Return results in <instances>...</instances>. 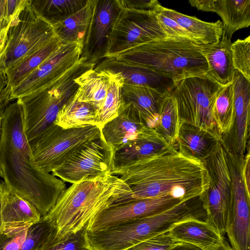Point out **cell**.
<instances>
[{"instance_id":"obj_28","label":"cell","mask_w":250,"mask_h":250,"mask_svg":"<svg viewBox=\"0 0 250 250\" xmlns=\"http://www.w3.org/2000/svg\"><path fill=\"white\" fill-rule=\"evenodd\" d=\"M94 0H88L85 6L63 21L52 27L62 43L78 42L83 45L91 18Z\"/></svg>"},{"instance_id":"obj_26","label":"cell","mask_w":250,"mask_h":250,"mask_svg":"<svg viewBox=\"0 0 250 250\" xmlns=\"http://www.w3.org/2000/svg\"><path fill=\"white\" fill-rule=\"evenodd\" d=\"M1 212L3 226L34 224L42 217L31 203L10 189L4 182Z\"/></svg>"},{"instance_id":"obj_14","label":"cell","mask_w":250,"mask_h":250,"mask_svg":"<svg viewBox=\"0 0 250 250\" xmlns=\"http://www.w3.org/2000/svg\"><path fill=\"white\" fill-rule=\"evenodd\" d=\"M182 201H184L167 196L114 204L93 217L86 226V230H100L129 220L154 215L166 210Z\"/></svg>"},{"instance_id":"obj_22","label":"cell","mask_w":250,"mask_h":250,"mask_svg":"<svg viewBox=\"0 0 250 250\" xmlns=\"http://www.w3.org/2000/svg\"><path fill=\"white\" fill-rule=\"evenodd\" d=\"M167 94L147 87L123 84L122 99L132 105L147 127L155 129L160 106Z\"/></svg>"},{"instance_id":"obj_21","label":"cell","mask_w":250,"mask_h":250,"mask_svg":"<svg viewBox=\"0 0 250 250\" xmlns=\"http://www.w3.org/2000/svg\"><path fill=\"white\" fill-rule=\"evenodd\" d=\"M220 139L192 125L181 123L174 147L181 154L203 163L214 150Z\"/></svg>"},{"instance_id":"obj_3","label":"cell","mask_w":250,"mask_h":250,"mask_svg":"<svg viewBox=\"0 0 250 250\" xmlns=\"http://www.w3.org/2000/svg\"><path fill=\"white\" fill-rule=\"evenodd\" d=\"M129 186L111 173L72 184L44 216L54 228V237L65 239L85 228L98 213L123 199Z\"/></svg>"},{"instance_id":"obj_19","label":"cell","mask_w":250,"mask_h":250,"mask_svg":"<svg viewBox=\"0 0 250 250\" xmlns=\"http://www.w3.org/2000/svg\"><path fill=\"white\" fill-rule=\"evenodd\" d=\"M198 10L216 13L223 21L222 35L231 39L233 34L250 25V0H190Z\"/></svg>"},{"instance_id":"obj_42","label":"cell","mask_w":250,"mask_h":250,"mask_svg":"<svg viewBox=\"0 0 250 250\" xmlns=\"http://www.w3.org/2000/svg\"><path fill=\"white\" fill-rule=\"evenodd\" d=\"M11 88L8 84L4 70L0 67V113L4 112L6 106L9 104Z\"/></svg>"},{"instance_id":"obj_23","label":"cell","mask_w":250,"mask_h":250,"mask_svg":"<svg viewBox=\"0 0 250 250\" xmlns=\"http://www.w3.org/2000/svg\"><path fill=\"white\" fill-rule=\"evenodd\" d=\"M172 147L173 146H170L155 129L147 127L127 146L115 153V167L155 155Z\"/></svg>"},{"instance_id":"obj_15","label":"cell","mask_w":250,"mask_h":250,"mask_svg":"<svg viewBox=\"0 0 250 250\" xmlns=\"http://www.w3.org/2000/svg\"><path fill=\"white\" fill-rule=\"evenodd\" d=\"M121 10L117 0H94L81 58L96 64L105 58L112 30Z\"/></svg>"},{"instance_id":"obj_39","label":"cell","mask_w":250,"mask_h":250,"mask_svg":"<svg viewBox=\"0 0 250 250\" xmlns=\"http://www.w3.org/2000/svg\"><path fill=\"white\" fill-rule=\"evenodd\" d=\"M179 242L167 232L146 239L129 250H169Z\"/></svg>"},{"instance_id":"obj_8","label":"cell","mask_w":250,"mask_h":250,"mask_svg":"<svg viewBox=\"0 0 250 250\" xmlns=\"http://www.w3.org/2000/svg\"><path fill=\"white\" fill-rule=\"evenodd\" d=\"M203 164L209 178L208 187L201 195L206 222L224 237L231 206V179L226 151L220 141Z\"/></svg>"},{"instance_id":"obj_11","label":"cell","mask_w":250,"mask_h":250,"mask_svg":"<svg viewBox=\"0 0 250 250\" xmlns=\"http://www.w3.org/2000/svg\"><path fill=\"white\" fill-rule=\"evenodd\" d=\"M114 155L112 146L101 137L85 144L51 173L71 184L94 179L112 172Z\"/></svg>"},{"instance_id":"obj_10","label":"cell","mask_w":250,"mask_h":250,"mask_svg":"<svg viewBox=\"0 0 250 250\" xmlns=\"http://www.w3.org/2000/svg\"><path fill=\"white\" fill-rule=\"evenodd\" d=\"M167 38L155 10L122 9L112 28L105 58H114L139 45Z\"/></svg>"},{"instance_id":"obj_31","label":"cell","mask_w":250,"mask_h":250,"mask_svg":"<svg viewBox=\"0 0 250 250\" xmlns=\"http://www.w3.org/2000/svg\"><path fill=\"white\" fill-rule=\"evenodd\" d=\"M62 44L55 36L20 62L4 71L11 90L47 59Z\"/></svg>"},{"instance_id":"obj_24","label":"cell","mask_w":250,"mask_h":250,"mask_svg":"<svg viewBox=\"0 0 250 250\" xmlns=\"http://www.w3.org/2000/svg\"><path fill=\"white\" fill-rule=\"evenodd\" d=\"M168 232L178 242L193 245L203 250H210L225 241L206 221L196 219L175 224Z\"/></svg>"},{"instance_id":"obj_32","label":"cell","mask_w":250,"mask_h":250,"mask_svg":"<svg viewBox=\"0 0 250 250\" xmlns=\"http://www.w3.org/2000/svg\"><path fill=\"white\" fill-rule=\"evenodd\" d=\"M181 121L177 104L171 92L165 97L160 106L158 123L155 130L171 146L175 145Z\"/></svg>"},{"instance_id":"obj_25","label":"cell","mask_w":250,"mask_h":250,"mask_svg":"<svg viewBox=\"0 0 250 250\" xmlns=\"http://www.w3.org/2000/svg\"><path fill=\"white\" fill-rule=\"evenodd\" d=\"M155 10L176 21L196 41L204 44H212L218 42L223 33L222 22L218 20L214 22L201 21L195 17L188 16L159 4Z\"/></svg>"},{"instance_id":"obj_46","label":"cell","mask_w":250,"mask_h":250,"mask_svg":"<svg viewBox=\"0 0 250 250\" xmlns=\"http://www.w3.org/2000/svg\"><path fill=\"white\" fill-rule=\"evenodd\" d=\"M3 113H0V134H1V124H2V116H3Z\"/></svg>"},{"instance_id":"obj_7","label":"cell","mask_w":250,"mask_h":250,"mask_svg":"<svg viewBox=\"0 0 250 250\" xmlns=\"http://www.w3.org/2000/svg\"><path fill=\"white\" fill-rule=\"evenodd\" d=\"M222 87L207 74L175 82L171 93L175 100L181 123L211 133L221 140L213 110L217 95Z\"/></svg>"},{"instance_id":"obj_35","label":"cell","mask_w":250,"mask_h":250,"mask_svg":"<svg viewBox=\"0 0 250 250\" xmlns=\"http://www.w3.org/2000/svg\"><path fill=\"white\" fill-rule=\"evenodd\" d=\"M33 224L3 226L0 231V250H21L30 227Z\"/></svg>"},{"instance_id":"obj_41","label":"cell","mask_w":250,"mask_h":250,"mask_svg":"<svg viewBox=\"0 0 250 250\" xmlns=\"http://www.w3.org/2000/svg\"><path fill=\"white\" fill-rule=\"evenodd\" d=\"M122 9L155 10L160 3L157 0H117Z\"/></svg>"},{"instance_id":"obj_9","label":"cell","mask_w":250,"mask_h":250,"mask_svg":"<svg viewBox=\"0 0 250 250\" xmlns=\"http://www.w3.org/2000/svg\"><path fill=\"white\" fill-rule=\"evenodd\" d=\"M55 36L52 26L36 13L28 0L11 21L1 68L6 71L14 66Z\"/></svg>"},{"instance_id":"obj_17","label":"cell","mask_w":250,"mask_h":250,"mask_svg":"<svg viewBox=\"0 0 250 250\" xmlns=\"http://www.w3.org/2000/svg\"><path fill=\"white\" fill-rule=\"evenodd\" d=\"M94 69H106L118 73L123 78L124 84L147 87L163 94L171 92L175 84L171 79L150 69L114 58H104L97 63Z\"/></svg>"},{"instance_id":"obj_37","label":"cell","mask_w":250,"mask_h":250,"mask_svg":"<svg viewBox=\"0 0 250 250\" xmlns=\"http://www.w3.org/2000/svg\"><path fill=\"white\" fill-rule=\"evenodd\" d=\"M231 50L235 70L250 81V36L231 43Z\"/></svg>"},{"instance_id":"obj_34","label":"cell","mask_w":250,"mask_h":250,"mask_svg":"<svg viewBox=\"0 0 250 250\" xmlns=\"http://www.w3.org/2000/svg\"><path fill=\"white\" fill-rule=\"evenodd\" d=\"M124 81L118 73L110 71L106 97L97 116V125L102 127L118 114L122 102V90Z\"/></svg>"},{"instance_id":"obj_20","label":"cell","mask_w":250,"mask_h":250,"mask_svg":"<svg viewBox=\"0 0 250 250\" xmlns=\"http://www.w3.org/2000/svg\"><path fill=\"white\" fill-rule=\"evenodd\" d=\"M231 39L223 35L219 41L212 44H200V50L208 66L207 73L222 86L233 83L235 70L231 50Z\"/></svg>"},{"instance_id":"obj_45","label":"cell","mask_w":250,"mask_h":250,"mask_svg":"<svg viewBox=\"0 0 250 250\" xmlns=\"http://www.w3.org/2000/svg\"><path fill=\"white\" fill-rule=\"evenodd\" d=\"M210 250H234L225 240L222 244Z\"/></svg>"},{"instance_id":"obj_12","label":"cell","mask_w":250,"mask_h":250,"mask_svg":"<svg viewBox=\"0 0 250 250\" xmlns=\"http://www.w3.org/2000/svg\"><path fill=\"white\" fill-rule=\"evenodd\" d=\"M226 151L231 179V201L226 233L234 250H250V192L242 176L244 157Z\"/></svg>"},{"instance_id":"obj_44","label":"cell","mask_w":250,"mask_h":250,"mask_svg":"<svg viewBox=\"0 0 250 250\" xmlns=\"http://www.w3.org/2000/svg\"><path fill=\"white\" fill-rule=\"evenodd\" d=\"M3 188V182H0V231L3 228V224L1 216V205Z\"/></svg>"},{"instance_id":"obj_27","label":"cell","mask_w":250,"mask_h":250,"mask_svg":"<svg viewBox=\"0 0 250 250\" xmlns=\"http://www.w3.org/2000/svg\"><path fill=\"white\" fill-rule=\"evenodd\" d=\"M109 77V70L93 68L86 71L75 80L79 86L76 94L81 100L92 104L97 116L106 97Z\"/></svg>"},{"instance_id":"obj_40","label":"cell","mask_w":250,"mask_h":250,"mask_svg":"<svg viewBox=\"0 0 250 250\" xmlns=\"http://www.w3.org/2000/svg\"><path fill=\"white\" fill-rule=\"evenodd\" d=\"M155 10L157 12V17L160 26L169 38L187 39L201 43L196 41L174 20L164 15L160 11Z\"/></svg>"},{"instance_id":"obj_6","label":"cell","mask_w":250,"mask_h":250,"mask_svg":"<svg viewBox=\"0 0 250 250\" xmlns=\"http://www.w3.org/2000/svg\"><path fill=\"white\" fill-rule=\"evenodd\" d=\"M101 137V127L97 125L65 129L54 123L28 144L41 168L52 173L85 144Z\"/></svg>"},{"instance_id":"obj_43","label":"cell","mask_w":250,"mask_h":250,"mask_svg":"<svg viewBox=\"0 0 250 250\" xmlns=\"http://www.w3.org/2000/svg\"><path fill=\"white\" fill-rule=\"evenodd\" d=\"M169 250H203L199 247H197L193 245L185 243L179 242Z\"/></svg>"},{"instance_id":"obj_33","label":"cell","mask_w":250,"mask_h":250,"mask_svg":"<svg viewBox=\"0 0 250 250\" xmlns=\"http://www.w3.org/2000/svg\"><path fill=\"white\" fill-rule=\"evenodd\" d=\"M213 114L217 130L222 138L229 132L234 122L232 83L221 88L215 101Z\"/></svg>"},{"instance_id":"obj_16","label":"cell","mask_w":250,"mask_h":250,"mask_svg":"<svg viewBox=\"0 0 250 250\" xmlns=\"http://www.w3.org/2000/svg\"><path fill=\"white\" fill-rule=\"evenodd\" d=\"M250 81L235 71L233 81L234 118L232 127L220 142L228 151L244 158L249 146Z\"/></svg>"},{"instance_id":"obj_29","label":"cell","mask_w":250,"mask_h":250,"mask_svg":"<svg viewBox=\"0 0 250 250\" xmlns=\"http://www.w3.org/2000/svg\"><path fill=\"white\" fill-rule=\"evenodd\" d=\"M54 123L65 129L97 125V113L90 103L80 99L75 92L60 109Z\"/></svg>"},{"instance_id":"obj_30","label":"cell","mask_w":250,"mask_h":250,"mask_svg":"<svg viewBox=\"0 0 250 250\" xmlns=\"http://www.w3.org/2000/svg\"><path fill=\"white\" fill-rule=\"evenodd\" d=\"M88 0H30V4L41 18L52 26L77 12Z\"/></svg>"},{"instance_id":"obj_5","label":"cell","mask_w":250,"mask_h":250,"mask_svg":"<svg viewBox=\"0 0 250 250\" xmlns=\"http://www.w3.org/2000/svg\"><path fill=\"white\" fill-rule=\"evenodd\" d=\"M96 63L83 58L55 81L41 89L16 101L21 107L24 131L28 141L54 123L62 107L79 86L75 80Z\"/></svg>"},{"instance_id":"obj_38","label":"cell","mask_w":250,"mask_h":250,"mask_svg":"<svg viewBox=\"0 0 250 250\" xmlns=\"http://www.w3.org/2000/svg\"><path fill=\"white\" fill-rule=\"evenodd\" d=\"M86 227L68 237L58 240L54 237L55 230L39 250H90L85 239Z\"/></svg>"},{"instance_id":"obj_4","label":"cell","mask_w":250,"mask_h":250,"mask_svg":"<svg viewBox=\"0 0 250 250\" xmlns=\"http://www.w3.org/2000/svg\"><path fill=\"white\" fill-rule=\"evenodd\" d=\"M200 44L187 39L167 38L139 45L114 58L148 68L176 82L208 73V66L201 52Z\"/></svg>"},{"instance_id":"obj_36","label":"cell","mask_w":250,"mask_h":250,"mask_svg":"<svg viewBox=\"0 0 250 250\" xmlns=\"http://www.w3.org/2000/svg\"><path fill=\"white\" fill-rule=\"evenodd\" d=\"M54 228L42 217L29 228L26 238L21 250H39L55 231Z\"/></svg>"},{"instance_id":"obj_47","label":"cell","mask_w":250,"mask_h":250,"mask_svg":"<svg viewBox=\"0 0 250 250\" xmlns=\"http://www.w3.org/2000/svg\"><path fill=\"white\" fill-rule=\"evenodd\" d=\"M0 177H2V169H1L0 166Z\"/></svg>"},{"instance_id":"obj_13","label":"cell","mask_w":250,"mask_h":250,"mask_svg":"<svg viewBox=\"0 0 250 250\" xmlns=\"http://www.w3.org/2000/svg\"><path fill=\"white\" fill-rule=\"evenodd\" d=\"M83 44L62 43L39 66L11 90V101L31 94L50 83L80 59Z\"/></svg>"},{"instance_id":"obj_18","label":"cell","mask_w":250,"mask_h":250,"mask_svg":"<svg viewBox=\"0 0 250 250\" xmlns=\"http://www.w3.org/2000/svg\"><path fill=\"white\" fill-rule=\"evenodd\" d=\"M146 127L132 105L122 101L118 115L101 127L102 137L115 153L127 146Z\"/></svg>"},{"instance_id":"obj_1","label":"cell","mask_w":250,"mask_h":250,"mask_svg":"<svg viewBox=\"0 0 250 250\" xmlns=\"http://www.w3.org/2000/svg\"><path fill=\"white\" fill-rule=\"evenodd\" d=\"M0 166L4 184L31 203L42 217L66 188L64 182L41 168L24 131L21 107L16 101L5 108L0 138Z\"/></svg>"},{"instance_id":"obj_2","label":"cell","mask_w":250,"mask_h":250,"mask_svg":"<svg viewBox=\"0 0 250 250\" xmlns=\"http://www.w3.org/2000/svg\"><path fill=\"white\" fill-rule=\"evenodd\" d=\"M111 173L131 190L118 203L167 196L185 201L201 195L209 186L204 164L181 154L174 146L116 167Z\"/></svg>"}]
</instances>
